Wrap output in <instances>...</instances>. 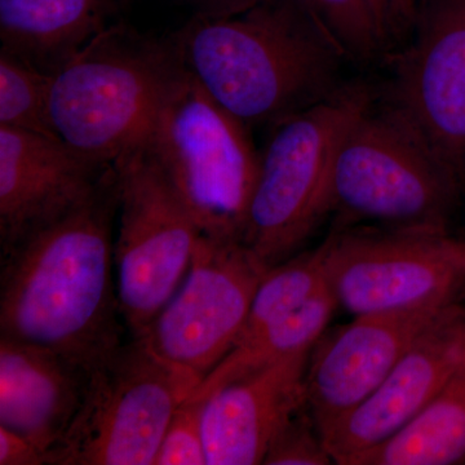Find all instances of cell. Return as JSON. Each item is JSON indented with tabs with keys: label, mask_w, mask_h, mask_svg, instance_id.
Wrapping results in <instances>:
<instances>
[{
	"label": "cell",
	"mask_w": 465,
	"mask_h": 465,
	"mask_svg": "<svg viewBox=\"0 0 465 465\" xmlns=\"http://www.w3.org/2000/svg\"><path fill=\"white\" fill-rule=\"evenodd\" d=\"M210 3V7H220V5H231L235 3L243 2V0H206Z\"/></svg>",
	"instance_id": "83f0119b"
},
{
	"label": "cell",
	"mask_w": 465,
	"mask_h": 465,
	"mask_svg": "<svg viewBox=\"0 0 465 465\" xmlns=\"http://www.w3.org/2000/svg\"><path fill=\"white\" fill-rule=\"evenodd\" d=\"M374 104L365 82L273 125L260 153L258 179L242 244L266 269L299 253L330 213L333 159L342 136Z\"/></svg>",
	"instance_id": "8992f818"
},
{
	"label": "cell",
	"mask_w": 465,
	"mask_h": 465,
	"mask_svg": "<svg viewBox=\"0 0 465 465\" xmlns=\"http://www.w3.org/2000/svg\"><path fill=\"white\" fill-rule=\"evenodd\" d=\"M91 371L52 349L0 336V425L47 457L75 418Z\"/></svg>",
	"instance_id": "2e32d148"
},
{
	"label": "cell",
	"mask_w": 465,
	"mask_h": 465,
	"mask_svg": "<svg viewBox=\"0 0 465 465\" xmlns=\"http://www.w3.org/2000/svg\"><path fill=\"white\" fill-rule=\"evenodd\" d=\"M118 194L113 166L84 204L0 255V336L88 370L124 344L113 280Z\"/></svg>",
	"instance_id": "7a4b0ae2"
},
{
	"label": "cell",
	"mask_w": 465,
	"mask_h": 465,
	"mask_svg": "<svg viewBox=\"0 0 465 465\" xmlns=\"http://www.w3.org/2000/svg\"><path fill=\"white\" fill-rule=\"evenodd\" d=\"M321 250L327 287L353 317L460 302L465 241L451 232L353 225L335 228Z\"/></svg>",
	"instance_id": "ba28073f"
},
{
	"label": "cell",
	"mask_w": 465,
	"mask_h": 465,
	"mask_svg": "<svg viewBox=\"0 0 465 465\" xmlns=\"http://www.w3.org/2000/svg\"><path fill=\"white\" fill-rule=\"evenodd\" d=\"M131 0H0L2 51L48 75L124 23Z\"/></svg>",
	"instance_id": "e0dca14e"
},
{
	"label": "cell",
	"mask_w": 465,
	"mask_h": 465,
	"mask_svg": "<svg viewBox=\"0 0 465 465\" xmlns=\"http://www.w3.org/2000/svg\"><path fill=\"white\" fill-rule=\"evenodd\" d=\"M333 459L309 411L308 405L295 412L272 440L262 464L266 465H326Z\"/></svg>",
	"instance_id": "603a6c76"
},
{
	"label": "cell",
	"mask_w": 465,
	"mask_h": 465,
	"mask_svg": "<svg viewBox=\"0 0 465 465\" xmlns=\"http://www.w3.org/2000/svg\"><path fill=\"white\" fill-rule=\"evenodd\" d=\"M266 272L243 244L202 238L183 283L134 339L200 387L237 344Z\"/></svg>",
	"instance_id": "30bf717a"
},
{
	"label": "cell",
	"mask_w": 465,
	"mask_h": 465,
	"mask_svg": "<svg viewBox=\"0 0 465 465\" xmlns=\"http://www.w3.org/2000/svg\"><path fill=\"white\" fill-rule=\"evenodd\" d=\"M198 388L133 338L91 371L69 430L47 465H154L164 430Z\"/></svg>",
	"instance_id": "52a82bcc"
},
{
	"label": "cell",
	"mask_w": 465,
	"mask_h": 465,
	"mask_svg": "<svg viewBox=\"0 0 465 465\" xmlns=\"http://www.w3.org/2000/svg\"><path fill=\"white\" fill-rule=\"evenodd\" d=\"M336 308H339L338 302L327 287L289 316L266 324L250 338L238 342L204 378L192 399L201 400L219 385L259 367L309 353L327 331Z\"/></svg>",
	"instance_id": "d6986e66"
},
{
	"label": "cell",
	"mask_w": 465,
	"mask_h": 465,
	"mask_svg": "<svg viewBox=\"0 0 465 465\" xmlns=\"http://www.w3.org/2000/svg\"><path fill=\"white\" fill-rule=\"evenodd\" d=\"M170 42L185 72L249 128L273 127L349 84L348 57L302 0L208 7Z\"/></svg>",
	"instance_id": "6da1fadb"
},
{
	"label": "cell",
	"mask_w": 465,
	"mask_h": 465,
	"mask_svg": "<svg viewBox=\"0 0 465 465\" xmlns=\"http://www.w3.org/2000/svg\"><path fill=\"white\" fill-rule=\"evenodd\" d=\"M114 166L116 295L124 326L139 338L183 283L203 235L143 150Z\"/></svg>",
	"instance_id": "9c48e42d"
},
{
	"label": "cell",
	"mask_w": 465,
	"mask_h": 465,
	"mask_svg": "<svg viewBox=\"0 0 465 465\" xmlns=\"http://www.w3.org/2000/svg\"><path fill=\"white\" fill-rule=\"evenodd\" d=\"M311 351L259 367L202 397L207 465L262 464L275 434L307 405Z\"/></svg>",
	"instance_id": "9a60e30c"
},
{
	"label": "cell",
	"mask_w": 465,
	"mask_h": 465,
	"mask_svg": "<svg viewBox=\"0 0 465 465\" xmlns=\"http://www.w3.org/2000/svg\"><path fill=\"white\" fill-rule=\"evenodd\" d=\"M324 289H327V284L321 246L296 253L286 262L268 269L253 295L249 317L237 344L266 324L289 316Z\"/></svg>",
	"instance_id": "ffe728a7"
},
{
	"label": "cell",
	"mask_w": 465,
	"mask_h": 465,
	"mask_svg": "<svg viewBox=\"0 0 465 465\" xmlns=\"http://www.w3.org/2000/svg\"><path fill=\"white\" fill-rule=\"evenodd\" d=\"M51 81L52 75L0 51V125L58 139L48 112Z\"/></svg>",
	"instance_id": "44dd1931"
},
{
	"label": "cell",
	"mask_w": 465,
	"mask_h": 465,
	"mask_svg": "<svg viewBox=\"0 0 465 465\" xmlns=\"http://www.w3.org/2000/svg\"><path fill=\"white\" fill-rule=\"evenodd\" d=\"M338 43L348 60L372 63L390 38L382 29L370 0H302Z\"/></svg>",
	"instance_id": "7402d4cb"
},
{
	"label": "cell",
	"mask_w": 465,
	"mask_h": 465,
	"mask_svg": "<svg viewBox=\"0 0 465 465\" xmlns=\"http://www.w3.org/2000/svg\"><path fill=\"white\" fill-rule=\"evenodd\" d=\"M370 3L374 9L376 18L391 41L390 0H370Z\"/></svg>",
	"instance_id": "4316f807"
},
{
	"label": "cell",
	"mask_w": 465,
	"mask_h": 465,
	"mask_svg": "<svg viewBox=\"0 0 465 465\" xmlns=\"http://www.w3.org/2000/svg\"><path fill=\"white\" fill-rule=\"evenodd\" d=\"M143 152L204 238L242 243L260 153L250 128L185 69L171 88Z\"/></svg>",
	"instance_id": "5b68a950"
},
{
	"label": "cell",
	"mask_w": 465,
	"mask_h": 465,
	"mask_svg": "<svg viewBox=\"0 0 465 465\" xmlns=\"http://www.w3.org/2000/svg\"><path fill=\"white\" fill-rule=\"evenodd\" d=\"M464 194L460 180L399 114L372 104L336 150L330 213L335 228L450 232Z\"/></svg>",
	"instance_id": "277c9868"
},
{
	"label": "cell",
	"mask_w": 465,
	"mask_h": 465,
	"mask_svg": "<svg viewBox=\"0 0 465 465\" xmlns=\"http://www.w3.org/2000/svg\"><path fill=\"white\" fill-rule=\"evenodd\" d=\"M464 241H465V238H464Z\"/></svg>",
	"instance_id": "f1b7e54d"
},
{
	"label": "cell",
	"mask_w": 465,
	"mask_h": 465,
	"mask_svg": "<svg viewBox=\"0 0 465 465\" xmlns=\"http://www.w3.org/2000/svg\"><path fill=\"white\" fill-rule=\"evenodd\" d=\"M451 305L363 314L321 336L309 354L305 391L322 437L381 387L421 333Z\"/></svg>",
	"instance_id": "7c38bea8"
},
{
	"label": "cell",
	"mask_w": 465,
	"mask_h": 465,
	"mask_svg": "<svg viewBox=\"0 0 465 465\" xmlns=\"http://www.w3.org/2000/svg\"><path fill=\"white\" fill-rule=\"evenodd\" d=\"M418 0H390L391 38L401 39L414 27Z\"/></svg>",
	"instance_id": "484cf974"
},
{
	"label": "cell",
	"mask_w": 465,
	"mask_h": 465,
	"mask_svg": "<svg viewBox=\"0 0 465 465\" xmlns=\"http://www.w3.org/2000/svg\"><path fill=\"white\" fill-rule=\"evenodd\" d=\"M465 361V305L455 302L401 358L388 378L323 433L333 463L351 465L400 432Z\"/></svg>",
	"instance_id": "4fadbf2b"
},
{
	"label": "cell",
	"mask_w": 465,
	"mask_h": 465,
	"mask_svg": "<svg viewBox=\"0 0 465 465\" xmlns=\"http://www.w3.org/2000/svg\"><path fill=\"white\" fill-rule=\"evenodd\" d=\"M412 30L394 60L384 105L465 188V0H421Z\"/></svg>",
	"instance_id": "8fae6325"
},
{
	"label": "cell",
	"mask_w": 465,
	"mask_h": 465,
	"mask_svg": "<svg viewBox=\"0 0 465 465\" xmlns=\"http://www.w3.org/2000/svg\"><path fill=\"white\" fill-rule=\"evenodd\" d=\"M0 465H45V454L32 440L0 425Z\"/></svg>",
	"instance_id": "d4e9b609"
},
{
	"label": "cell",
	"mask_w": 465,
	"mask_h": 465,
	"mask_svg": "<svg viewBox=\"0 0 465 465\" xmlns=\"http://www.w3.org/2000/svg\"><path fill=\"white\" fill-rule=\"evenodd\" d=\"M465 463V361L427 406L400 432L351 465Z\"/></svg>",
	"instance_id": "ac0fdd59"
},
{
	"label": "cell",
	"mask_w": 465,
	"mask_h": 465,
	"mask_svg": "<svg viewBox=\"0 0 465 465\" xmlns=\"http://www.w3.org/2000/svg\"><path fill=\"white\" fill-rule=\"evenodd\" d=\"M155 465H207L202 430V400L189 397L177 407L159 445Z\"/></svg>",
	"instance_id": "cb8c5ba5"
},
{
	"label": "cell",
	"mask_w": 465,
	"mask_h": 465,
	"mask_svg": "<svg viewBox=\"0 0 465 465\" xmlns=\"http://www.w3.org/2000/svg\"><path fill=\"white\" fill-rule=\"evenodd\" d=\"M183 70L170 41L124 21L52 75V128L75 152L114 166L143 149Z\"/></svg>",
	"instance_id": "3957f363"
},
{
	"label": "cell",
	"mask_w": 465,
	"mask_h": 465,
	"mask_svg": "<svg viewBox=\"0 0 465 465\" xmlns=\"http://www.w3.org/2000/svg\"><path fill=\"white\" fill-rule=\"evenodd\" d=\"M112 167L56 137L0 125V255L84 204Z\"/></svg>",
	"instance_id": "5bb4252c"
}]
</instances>
